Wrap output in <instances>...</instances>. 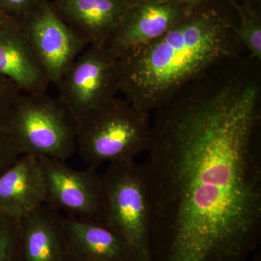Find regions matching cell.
I'll return each mask as SVG.
<instances>
[{"instance_id": "22", "label": "cell", "mask_w": 261, "mask_h": 261, "mask_svg": "<svg viewBox=\"0 0 261 261\" xmlns=\"http://www.w3.org/2000/svg\"><path fill=\"white\" fill-rule=\"evenodd\" d=\"M9 20L10 19L5 18V17L3 16V15L0 13V25H3V23Z\"/></svg>"}, {"instance_id": "21", "label": "cell", "mask_w": 261, "mask_h": 261, "mask_svg": "<svg viewBox=\"0 0 261 261\" xmlns=\"http://www.w3.org/2000/svg\"><path fill=\"white\" fill-rule=\"evenodd\" d=\"M239 3H249L252 4L260 5V0H234Z\"/></svg>"}, {"instance_id": "11", "label": "cell", "mask_w": 261, "mask_h": 261, "mask_svg": "<svg viewBox=\"0 0 261 261\" xmlns=\"http://www.w3.org/2000/svg\"><path fill=\"white\" fill-rule=\"evenodd\" d=\"M0 75L22 93H44L49 83L34 49L18 22L0 25Z\"/></svg>"}, {"instance_id": "7", "label": "cell", "mask_w": 261, "mask_h": 261, "mask_svg": "<svg viewBox=\"0 0 261 261\" xmlns=\"http://www.w3.org/2000/svg\"><path fill=\"white\" fill-rule=\"evenodd\" d=\"M18 23L50 84L59 83L88 45L48 0L41 1Z\"/></svg>"}, {"instance_id": "6", "label": "cell", "mask_w": 261, "mask_h": 261, "mask_svg": "<svg viewBox=\"0 0 261 261\" xmlns=\"http://www.w3.org/2000/svg\"><path fill=\"white\" fill-rule=\"evenodd\" d=\"M56 86L59 99L78 124L119 93L118 56L107 44L89 45Z\"/></svg>"}, {"instance_id": "3", "label": "cell", "mask_w": 261, "mask_h": 261, "mask_svg": "<svg viewBox=\"0 0 261 261\" xmlns=\"http://www.w3.org/2000/svg\"><path fill=\"white\" fill-rule=\"evenodd\" d=\"M149 113L118 97L105 103L77 125L76 150L88 166L135 161L150 142Z\"/></svg>"}, {"instance_id": "14", "label": "cell", "mask_w": 261, "mask_h": 261, "mask_svg": "<svg viewBox=\"0 0 261 261\" xmlns=\"http://www.w3.org/2000/svg\"><path fill=\"white\" fill-rule=\"evenodd\" d=\"M63 219L44 204L20 219L19 261H69Z\"/></svg>"}, {"instance_id": "10", "label": "cell", "mask_w": 261, "mask_h": 261, "mask_svg": "<svg viewBox=\"0 0 261 261\" xmlns=\"http://www.w3.org/2000/svg\"><path fill=\"white\" fill-rule=\"evenodd\" d=\"M63 230L69 261H139L128 242L106 223L68 217Z\"/></svg>"}, {"instance_id": "9", "label": "cell", "mask_w": 261, "mask_h": 261, "mask_svg": "<svg viewBox=\"0 0 261 261\" xmlns=\"http://www.w3.org/2000/svg\"><path fill=\"white\" fill-rule=\"evenodd\" d=\"M189 10L169 0H148L132 5L107 45L118 56L130 48L152 42L167 32Z\"/></svg>"}, {"instance_id": "2", "label": "cell", "mask_w": 261, "mask_h": 261, "mask_svg": "<svg viewBox=\"0 0 261 261\" xmlns=\"http://www.w3.org/2000/svg\"><path fill=\"white\" fill-rule=\"evenodd\" d=\"M231 0L192 8L167 32L118 56L119 92L145 112L161 108L187 84L244 56Z\"/></svg>"}, {"instance_id": "1", "label": "cell", "mask_w": 261, "mask_h": 261, "mask_svg": "<svg viewBox=\"0 0 261 261\" xmlns=\"http://www.w3.org/2000/svg\"><path fill=\"white\" fill-rule=\"evenodd\" d=\"M155 111L142 164L152 261H247L261 233L260 62H225Z\"/></svg>"}, {"instance_id": "17", "label": "cell", "mask_w": 261, "mask_h": 261, "mask_svg": "<svg viewBox=\"0 0 261 261\" xmlns=\"http://www.w3.org/2000/svg\"><path fill=\"white\" fill-rule=\"evenodd\" d=\"M20 219L0 210V261H19Z\"/></svg>"}, {"instance_id": "8", "label": "cell", "mask_w": 261, "mask_h": 261, "mask_svg": "<svg viewBox=\"0 0 261 261\" xmlns=\"http://www.w3.org/2000/svg\"><path fill=\"white\" fill-rule=\"evenodd\" d=\"M45 188L46 204L68 217L105 223L102 176L96 169L76 171L65 161L37 157Z\"/></svg>"}, {"instance_id": "12", "label": "cell", "mask_w": 261, "mask_h": 261, "mask_svg": "<svg viewBox=\"0 0 261 261\" xmlns=\"http://www.w3.org/2000/svg\"><path fill=\"white\" fill-rule=\"evenodd\" d=\"M62 18L88 45H106L129 8L124 0H54Z\"/></svg>"}, {"instance_id": "18", "label": "cell", "mask_w": 261, "mask_h": 261, "mask_svg": "<svg viewBox=\"0 0 261 261\" xmlns=\"http://www.w3.org/2000/svg\"><path fill=\"white\" fill-rule=\"evenodd\" d=\"M42 0H0V13L10 20L19 22Z\"/></svg>"}, {"instance_id": "16", "label": "cell", "mask_w": 261, "mask_h": 261, "mask_svg": "<svg viewBox=\"0 0 261 261\" xmlns=\"http://www.w3.org/2000/svg\"><path fill=\"white\" fill-rule=\"evenodd\" d=\"M13 106V99L0 102V174L21 155L12 134Z\"/></svg>"}, {"instance_id": "15", "label": "cell", "mask_w": 261, "mask_h": 261, "mask_svg": "<svg viewBox=\"0 0 261 261\" xmlns=\"http://www.w3.org/2000/svg\"><path fill=\"white\" fill-rule=\"evenodd\" d=\"M238 18V37L247 53L261 61L260 5L231 0Z\"/></svg>"}, {"instance_id": "5", "label": "cell", "mask_w": 261, "mask_h": 261, "mask_svg": "<svg viewBox=\"0 0 261 261\" xmlns=\"http://www.w3.org/2000/svg\"><path fill=\"white\" fill-rule=\"evenodd\" d=\"M101 176L105 223L128 242L139 261H152L150 204L142 165L135 161L111 163Z\"/></svg>"}, {"instance_id": "20", "label": "cell", "mask_w": 261, "mask_h": 261, "mask_svg": "<svg viewBox=\"0 0 261 261\" xmlns=\"http://www.w3.org/2000/svg\"><path fill=\"white\" fill-rule=\"evenodd\" d=\"M124 1L130 7L132 5L140 4V3H144V2L148 1V0H124Z\"/></svg>"}, {"instance_id": "4", "label": "cell", "mask_w": 261, "mask_h": 261, "mask_svg": "<svg viewBox=\"0 0 261 261\" xmlns=\"http://www.w3.org/2000/svg\"><path fill=\"white\" fill-rule=\"evenodd\" d=\"M77 122L59 98L23 93L13 107L11 130L21 154L65 161L76 151Z\"/></svg>"}, {"instance_id": "19", "label": "cell", "mask_w": 261, "mask_h": 261, "mask_svg": "<svg viewBox=\"0 0 261 261\" xmlns=\"http://www.w3.org/2000/svg\"><path fill=\"white\" fill-rule=\"evenodd\" d=\"M169 1L176 2L189 9H192V8H198V7L216 3L221 0H169Z\"/></svg>"}, {"instance_id": "13", "label": "cell", "mask_w": 261, "mask_h": 261, "mask_svg": "<svg viewBox=\"0 0 261 261\" xmlns=\"http://www.w3.org/2000/svg\"><path fill=\"white\" fill-rule=\"evenodd\" d=\"M44 204L45 188L38 158L21 154L0 174V210L22 219Z\"/></svg>"}]
</instances>
